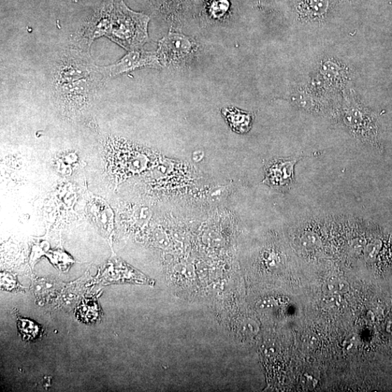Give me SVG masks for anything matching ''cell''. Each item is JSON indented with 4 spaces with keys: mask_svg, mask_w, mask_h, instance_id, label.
<instances>
[{
    "mask_svg": "<svg viewBox=\"0 0 392 392\" xmlns=\"http://www.w3.org/2000/svg\"><path fill=\"white\" fill-rule=\"evenodd\" d=\"M99 72L90 53L71 46L57 55L50 74L52 86L91 77Z\"/></svg>",
    "mask_w": 392,
    "mask_h": 392,
    "instance_id": "obj_3",
    "label": "cell"
},
{
    "mask_svg": "<svg viewBox=\"0 0 392 392\" xmlns=\"http://www.w3.org/2000/svg\"><path fill=\"white\" fill-rule=\"evenodd\" d=\"M78 314L84 322H95L100 315L97 302L93 300L85 301L81 304Z\"/></svg>",
    "mask_w": 392,
    "mask_h": 392,
    "instance_id": "obj_16",
    "label": "cell"
},
{
    "mask_svg": "<svg viewBox=\"0 0 392 392\" xmlns=\"http://www.w3.org/2000/svg\"><path fill=\"white\" fill-rule=\"evenodd\" d=\"M324 290L328 295L341 296L350 290V284L344 279H330L324 284Z\"/></svg>",
    "mask_w": 392,
    "mask_h": 392,
    "instance_id": "obj_17",
    "label": "cell"
},
{
    "mask_svg": "<svg viewBox=\"0 0 392 392\" xmlns=\"http://www.w3.org/2000/svg\"><path fill=\"white\" fill-rule=\"evenodd\" d=\"M222 114L234 132L245 134L250 130L253 122L252 114L234 108L223 109Z\"/></svg>",
    "mask_w": 392,
    "mask_h": 392,
    "instance_id": "obj_12",
    "label": "cell"
},
{
    "mask_svg": "<svg viewBox=\"0 0 392 392\" xmlns=\"http://www.w3.org/2000/svg\"><path fill=\"white\" fill-rule=\"evenodd\" d=\"M150 17L131 10L123 1L114 2L109 31V39L124 50H140L149 41Z\"/></svg>",
    "mask_w": 392,
    "mask_h": 392,
    "instance_id": "obj_2",
    "label": "cell"
},
{
    "mask_svg": "<svg viewBox=\"0 0 392 392\" xmlns=\"http://www.w3.org/2000/svg\"><path fill=\"white\" fill-rule=\"evenodd\" d=\"M106 169L115 182L120 183L127 176L141 171L147 167L144 157L139 152L129 149L125 142L109 138L104 143Z\"/></svg>",
    "mask_w": 392,
    "mask_h": 392,
    "instance_id": "obj_4",
    "label": "cell"
},
{
    "mask_svg": "<svg viewBox=\"0 0 392 392\" xmlns=\"http://www.w3.org/2000/svg\"><path fill=\"white\" fill-rule=\"evenodd\" d=\"M346 111L345 122L360 136V139L377 150L382 149L381 142V127L377 116L371 111L354 107Z\"/></svg>",
    "mask_w": 392,
    "mask_h": 392,
    "instance_id": "obj_6",
    "label": "cell"
},
{
    "mask_svg": "<svg viewBox=\"0 0 392 392\" xmlns=\"http://www.w3.org/2000/svg\"><path fill=\"white\" fill-rule=\"evenodd\" d=\"M156 52L142 49L129 51L118 62L106 66H99L100 74L106 78H114L142 68H161Z\"/></svg>",
    "mask_w": 392,
    "mask_h": 392,
    "instance_id": "obj_7",
    "label": "cell"
},
{
    "mask_svg": "<svg viewBox=\"0 0 392 392\" xmlns=\"http://www.w3.org/2000/svg\"><path fill=\"white\" fill-rule=\"evenodd\" d=\"M78 156L75 153H66L57 159L56 167L62 174L69 176L72 172V165L77 162Z\"/></svg>",
    "mask_w": 392,
    "mask_h": 392,
    "instance_id": "obj_19",
    "label": "cell"
},
{
    "mask_svg": "<svg viewBox=\"0 0 392 392\" xmlns=\"http://www.w3.org/2000/svg\"><path fill=\"white\" fill-rule=\"evenodd\" d=\"M50 251V244L46 241H37L33 243L30 256V263L34 266L37 260L42 256L46 255Z\"/></svg>",
    "mask_w": 392,
    "mask_h": 392,
    "instance_id": "obj_20",
    "label": "cell"
},
{
    "mask_svg": "<svg viewBox=\"0 0 392 392\" xmlns=\"http://www.w3.org/2000/svg\"><path fill=\"white\" fill-rule=\"evenodd\" d=\"M113 0H106L96 8L71 37V46L89 52L93 43L106 37L111 21Z\"/></svg>",
    "mask_w": 392,
    "mask_h": 392,
    "instance_id": "obj_5",
    "label": "cell"
},
{
    "mask_svg": "<svg viewBox=\"0 0 392 392\" xmlns=\"http://www.w3.org/2000/svg\"><path fill=\"white\" fill-rule=\"evenodd\" d=\"M194 48V42L190 37L170 32L159 41L156 53L164 67L183 62L190 56Z\"/></svg>",
    "mask_w": 392,
    "mask_h": 392,
    "instance_id": "obj_8",
    "label": "cell"
},
{
    "mask_svg": "<svg viewBox=\"0 0 392 392\" xmlns=\"http://www.w3.org/2000/svg\"><path fill=\"white\" fill-rule=\"evenodd\" d=\"M329 3V0H301L299 11L304 17H322L328 10Z\"/></svg>",
    "mask_w": 392,
    "mask_h": 392,
    "instance_id": "obj_13",
    "label": "cell"
},
{
    "mask_svg": "<svg viewBox=\"0 0 392 392\" xmlns=\"http://www.w3.org/2000/svg\"><path fill=\"white\" fill-rule=\"evenodd\" d=\"M99 281L103 284L129 283L153 286L156 283L155 281L121 259L109 261L100 273Z\"/></svg>",
    "mask_w": 392,
    "mask_h": 392,
    "instance_id": "obj_9",
    "label": "cell"
},
{
    "mask_svg": "<svg viewBox=\"0 0 392 392\" xmlns=\"http://www.w3.org/2000/svg\"><path fill=\"white\" fill-rule=\"evenodd\" d=\"M2 289L8 292H23L24 289L18 282L16 277L10 273H1Z\"/></svg>",
    "mask_w": 392,
    "mask_h": 392,
    "instance_id": "obj_21",
    "label": "cell"
},
{
    "mask_svg": "<svg viewBox=\"0 0 392 392\" xmlns=\"http://www.w3.org/2000/svg\"><path fill=\"white\" fill-rule=\"evenodd\" d=\"M301 241L305 246L308 247H315L319 243L317 238L314 235H305Z\"/></svg>",
    "mask_w": 392,
    "mask_h": 392,
    "instance_id": "obj_23",
    "label": "cell"
},
{
    "mask_svg": "<svg viewBox=\"0 0 392 392\" xmlns=\"http://www.w3.org/2000/svg\"><path fill=\"white\" fill-rule=\"evenodd\" d=\"M228 8L227 0H211L210 11L213 16L216 18L223 17L227 11Z\"/></svg>",
    "mask_w": 392,
    "mask_h": 392,
    "instance_id": "obj_22",
    "label": "cell"
},
{
    "mask_svg": "<svg viewBox=\"0 0 392 392\" xmlns=\"http://www.w3.org/2000/svg\"><path fill=\"white\" fill-rule=\"evenodd\" d=\"M57 284L45 279L37 280L34 283L33 292L38 301L46 299L52 295L56 290Z\"/></svg>",
    "mask_w": 392,
    "mask_h": 392,
    "instance_id": "obj_18",
    "label": "cell"
},
{
    "mask_svg": "<svg viewBox=\"0 0 392 392\" xmlns=\"http://www.w3.org/2000/svg\"><path fill=\"white\" fill-rule=\"evenodd\" d=\"M18 327L23 339L26 341L35 340L41 334V328L30 319L19 317Z\"/></svg>",
    "mask_w": 392,
    "mask_h": 392,
    "instance_id": "obj_15",
    "label": "cell"
},
{
    "mask_svg": "<svg viewBox=\"0 0 392 392\" xmlns=\"http://www.w3.org/2000/svg\"><path fill=\"white\" fill-rule=\"evenodd\" d=\"M105 77L97 74L82 80L52 86V99L58 111L65 118L91 124L99 93Z\"/></svg>",
    "mask_w": 392,
    "mask_h": 392,
    "instance_id": "obj_1",
    "label": "cell"
},
{
    "mask_svg": "<svg viewBox=\"0 0 392 392\" xmlns=\"http://www.w3.org/2000/svg\"><path fill=\"white\" fill-rule=\"evenodd\" d=\"M46 256L57 269L62 272L67 271L75 263L74 259L62 250H50Z\"/></svg>",
    "mask_w": 392,
    "mask_h": 392,
    "instance_id": "obj_14",
    "label": "cell"
},
{
    "mask_svg": "<svg viewBox=\"0 0 392 392\" xmlns=\"http://www.w3.org/2000/svg\"><path fill=\"white\" fill-rule=\"evenodd\" d=\"M298 160L277 159L265 168L264 183L280 192L288 190L295 183V167Z\"/></svg>",
    "mask_w": 392,
    "mask_h": 392,
    "instance_id": "obj_10",
    "label": "cell"
},
{
    "mask_svg": "<svg viewBox=\"0 0 392 392\" xmlns=\"http://www.w3.org/2000/svg\"><path fill=\"white\" fill-rule=\"evenodd\" d=\"M87 210L91 220L111 243L114 229V214L109 203L103 198L93 196L87 202Z\"/></svg>",
    "mask_w": 392,
    "mask_h": 392,
    "instance_id": "obj_11",
    "label": "cell"
}]
</instances>
